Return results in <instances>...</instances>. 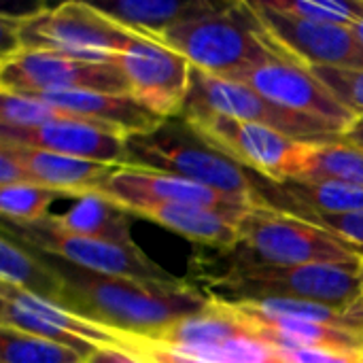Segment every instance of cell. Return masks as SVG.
I'll return each instance as SVG.
<instances>
[{
    "instance_id": "30",
    "label": "cell",
    "mask_w": 363,
    "mask_h": 363,
    "mask_svg": "<svg viewBox=\"0 0 363 363\" xmlns=\"http://www.w3.org/2000/svg\"><path fill=\"white\" fill-rule=\"evenodd\" d=\"M247 304H251L257 311H264L268 315H281V317L317 321V323H330V325H351L342 311L325 306V304H319V302L268 298V300H253V302H247Z\"/></svg>"
},
{
    "instance_id": "16",
    "label": "cell",
    "mask_w": 363,
    "mask_h": 363,
    "mask_svg": "<svg viewBox=\"0 0 363 363\" xmlns=\"http://www.w3.org/2000/svg\"><path fill=\"white\" fill-rule=\"evenodd\" d=\"M219 300V298H217ZM221 306L240 321L251 336L277 349H332L363 353V328L330 325L281 315H268L247 302L219 300Z\"/></svg>"
},
{
    "instance_id": "25",
    "label": "cell",
    "mask_w": 363,
    "mask_h": 363,
    "mask_svg": "<svg viewBox=\"0 0 363 363\" xmlns=\"http://www.w3.org/2000/svg\"><path fill=\"white\" fill-rule=\"evenodd\" d=\"M272 183V181H270ZM289 208H311L319 213H355L363 211V189L332 179L321 181H285L272 183ZM287 211V208H285Z\"/></svg>"
},
{
    "instance_id": "2",
    "label": "cell",
    "mask_w": 363,
    "mask_h": 363,
    "mask_svg": "<svg viewBox=\"0 0 363 363\" xmlns=\"http://www.w3.org/2000/svg\"><path fill=\"white\" fill-rule=\"evenodd\" d=\"M157 40L185 55L194 68L221 79L289 55L270 38L251 2H230L215 15L166 30Z\"/></svg>"
},
{
    "instance_id": "24",
    "label": "cell",
    "mask_w": 363,
    "mask_h": 363,
    "mask_svg": "<svg viewBox=\"0 0 363 363\" xmlns=\"http://www.w3.org/2000/svg\"><path fill=\"white\" fill-rule=\"evenodd\" d=\"M0 279L6 285L19 287L57 304L64 300L66 283L57 268L34 257L19 242H13L6 232L0 238Z\"/></svg>"
},
{
    "instance_id": "37",
    "label": "cell",
    "mask_w": 363,
    "mask_h": 363,
    "mask_svg": "<svg viewBox=\"0 0 363 363\" xmlns=\"http://www.w3.org/2000/svg\"><path fill=\"white\" fill-rule=\"evenodd\" d=\"M345 317H347V321H349L351 325L363 328V298L359 302H355V304L345 313Z\"/></svg>"
},
{
    "instance_id": "4",
    "label": "cell",
    "mask_w": 363,
    "mask_h": 363,
    "mask_svg": "<svg viewBox=\"0 0 363 363\" xmlns=\"http://www.w3.org/2000/svg\"><path fill=\"white\" fill-rule=\"evenodd\" d=\"M132 36V30L87 2H62L13 21V49L55 53L83 62L119 64V55Z\"/></svg>"
},
{
    "instance_id": "1",
    "label": "cell",
    "mask_w": 363,
    "mask_h": 363,
    "mask_svg": "<svg viewBox=\"0 0 363 363\" xmlns=\"http://www.w3.org/2000/svg\"><path fill=\"white\" fill-rule=\"evenodd\" d=\"M55 268L66 283L62 306L123 334L151 336L213 306V296L179 279L172 283H151L96 274L72 264H55Z\"/></svg>"
},
{
    "instance_id": "28",
    "label": "cell",
    "mask_w": 363,
    "mask_h": 363,
    "mask_svg": "<svg viewBox=\"0 0 363 363\" xmlns=\"http://www.w3.org/2000/svg\"><path fill=\"white\" fill-rule=\"evenodd\" d=\"M60 194L32 183H17L0 189V211L4 221L36 223L49 217V204Z\"/></svg>"
},
{
    "instance_id": "26",
    "label": "cell",
    "mask_w": 363,
    "mask_h": 363,
    "mask_svg": "<svg viewBox=\"0 0 363 363\" xmlns=\"http://www.w3.org/2000/svg\"><path fill=\"white\" fill-rule=\"evenodd\" d=\"M0 342L2 363H85L70 347L4 325L0 330Z\"/></svg>"
},
{
    "instance_id": "6",
    "label": "cell",
    "mask_w": 363,
    "mask_h": 363,
    "mask_svg": "<svg viewBox=\"0 0 363 363\" xmlns=\"http://www.w3.org/2000/svg\"><path fill=\"white\" fill-rule=\"evenodd\" d=\"M240 245L259 262L277 266L340 264L363 266V249L272 204L249 208L238 221Z\"/></svg>"
},
{
    "instance_id": "10",
    "label": "cell",
    "mask_w": 363,
    "mask_h": 363,
    "mask_svg": "<svg viewBox=\"0 0 363 363\" xmlns=\"http://www.w3.org/2000/svg\"><path fill=\"white\" fill-rule=\"evenodd\" d=\"M130 96L164 119L181 117L191 91V62L153 36L134 32L119 55Z\"/></svg>"
},
{
    "instance_id": "14",
    "label": "cell",
    "mask_w": 363,
    "mask_h": 363,
    "mask_svg": "<svg viewBox=\"0 0 363 363\" xmlns=\"http://www.w3.org/2000/svg\"><path fill=\"white\" fill-rule=\"evenodd\" d=\"M215 151L242 168L264 174L272 183H283L298 143L259 123L238 121L221 115L181 117Z\"/></svg>"
},
{
    "instance_id": "12",
    "label": "cell",
    "mask_w": 363,
    "mask_h": 363,
    "mask_svg": "<svg viewBox=\"0 0 363 363\" xmlns=\"http://www.w3.org/2000/svg\"><path fill=\"white\" fill-rule=\"evenodd\" d=\"M230 81H238L268 98L270 102L328 121L342 134L355 121V113L349 111L323 83H319L308 66L283 55L272 57L259 66H253Z\"/></svg>"
},
{
    "instance_id": "8",
    "label": "cell",
    "mask_w": 363,
    "mask_h": 363,
    "mask_svg": "<svg viewBox=\"0 0 363 363\" xmlns=\"http://www.w3.org/2000/svg\"><path fill=\"white\" fill-rule=\"evenodd\" d=\"M4 232H13L21 245L34 247L51 257L64 259L77 268L106 274V277H123L136 281H177L155 262H151L136 245H117L106 240L85 238L72 232L57 228L51 217H45L36 223H13L4 221Z\"/></svg>"
},
{
    "instance_id": "7",
    "label": "cell",
    "mask_w": 363,
    "mask_h": 363,
    "mask_svg": "<svg viewBox=\"0 0 363 363\" xmlns=\"http://www.w3.org/2000/svg\"><path fill=\"white\" fill-rule=\"evenodd\" d=\"M221 115L238 121L259 123L296 143H332L342 132L317 117L283 108L245 83L206 74L198 68L191 72V91L181 117Z\"/></svg>"
},
{
    "instance_id": "34",
    "label": "cell",
    "mask_w": 363,
    "mask_h": 363,
    "mask_svg": "<svg viewBox=\"0 0 363 363\" xmlns=\"http://www.w3.org/2000/svg\"><path fill=\"white\" fill-rule=\"evenodd\" d=\"M17 183H28V177L21 164L15 160V155L6 147H0V187H9Z\"/></svg>"
},
{
    "instance_id": "5",
    "label": "cell",
    "mask_w": 363,
    "mask_h": 363,
    "mask_svg": "<svg viewBox=\"0 0 363 363\" xmlns=\"http://www.w3.org/2000/svg\"><path fill=\"white\" fill-rule=\"evenodd\" d=\"M215 289L230 296L228 302H253L268 298L319 302L347 313L363 298V266L306 264L277 266L249 262L232 268L213 283Z\"/></svg>"
},
{
    "instance_id": "23",
    "label": "cell",
    "mask_w": 363,
    "mask_h": 363,
    "mask_svg": "<svg viewBox=\"0 0 363 363\" xmlns=\"http://www.w3.org/2000/svg\"><path fill=\"white\" fill-rule=\"evenodd\" d=\"M128 215H130L128 211L119 208L117 204L104 198L85 196L68 213L49 215V217L57 228L85 238L106 240L117 245H134Z\"/></svg>"
},
{
    "instance_id": "21",
    "label": "cell",
    "mask_w": 363,
    "mask_h": 363,
    "mask_svg": "<svg viewBox=\"0 0 363 363\" xmlns=\"http://www.w3.org/2000/svg\"><path fill=\"white\" fill-rule=\"evenodd\" d=\"M342 181L363 189V149L345 138L332 143H298L285 181ZM283 181V183H285Z\"/></svg>"
},
{
    "instance_id": "15",
    "label": "cell",
    "mask_w": 363,
    "mask_h": 363,
    "mask_svg": "<svg viewBox=\"0 0 363 363\" xmlns=\"http://www.w3.org/2000/svg\"><path fill=\"white\" fill-rule=\"evenodd\" d=\"M0 143L53 151L106 166H130L123 134L79 117L49 121L38 128L0 125Z\"/></svg>"
},
{
    "instance_id": "17",
    "label": "cell",
    "mask_w": 363,
    "mask_h": 363,
    "mask_svg": "<svg viewBox=\"0 0 363 363\" xmlns=\"http://www.w3.org/2000/svg\"><path fill=\"white\" fill-rule=\"evenodd\" d=\"M34 98L55 106L72 117L106 125L119 134L134 136L157 130L166 119L143 106L132 96L98 94V91H57V94H36Z\"/></svg>"
},
{
    "instance_id": "38",
    "label": "cell",
    "mask_w": 363,
    "mask_h": 363,
    "mask_svg": "<svg viewBox=\"0 0 363 363\" xmlns=\"http://www.w3.org/2000/svg\"><path fill=\"white\" fill-rule=\"evenodd\" d=\"M351 30L355 32V36H357V38L363 43V17L357 21V23H355V26H353V28H351Z\"/></svg>"
},
{
    "instance_id": "36",
    "label": "cell",
    "mask_w": 363,
    "mask_h": 363,
    "mask_svg": "<svg viewBox=\"0 0 363 363\" xmlns=\"http://www.w3.org/2000/svg\"><path fill=\"white\" fill-rule=\"evenodd\" d=\"M342 138H345L347 143H351V145L363 149V115H357V117H355V121L347 128V132L342 134Z\"/></svg>"
},
{
    "instance_id": "33",
    "label": "cell",
    "mask_w": 363,
    "mask_h": 363,
    "mask_svg": "<svg viewBox=\"0 0 363 363\" xmlns=\"http://www.w3.org/2000/svg\"><path fill=\"white\" fill-rule=\"evenodd\" d=\"M277 351L285 363H363V353H355V351H332V349H277Z\"/></svg>"
},
{
    "instance_id": "27",
    "label": "cell",
    "mask_w": 363,
    "mask_h": 363,
    "mask_svg": "<svg viewBox=\"0 0 363 363\" xmlns=\"http://www.w3.org/2000/svg\"><path fill=\"white\" fill-rule=\"evenodd\" d=\"M270 9L319 23L353 28L363 17V0H264Z\"/></svg>"
},
{
    "instance_id": "29",
    "label": "cell",
    "mask_w": 363,
    "mask_h": 363,
    "mask_svg": "<svg viewBox=\"0 0 363 363\" xmlns=\"http://www.w3.org/2000/svg\"><path fill=\"white\" fill-rule=\"evenodd\" d=\"M72 117L55 106H49L47 102L23 96V94H11L0 91V123L6 128H38L49 121Z\"/></svg>"
},
{
    "instance_id": "11",
    "label": "cell",
    "mask_w": 363,
    "mask_h": 363,
    "mask_svg": "<svg viewBox=\"0 0 363 363\" xmlns=\"http://www.w3.org/2000/svg\"><path fill=\"white\" fill-rule=\"evenodd\" d=\"M91 196L104 198L128 213H132L138 206L189 204V206H202V208L228 213L238 221L249 208L257 204H266L247 196H230L179 177L130 168V166L117 168L108 179H104V183Z\"/></svg>"
},
{
    "instance_id": "9",
    "label": "cell",
    "mask_w": 363,
    "mask_h": 363,
    "mask_svg": "<svg viewBox=\"0 0 363 363\" xmlns=\"http://www.w3.org/2000/svg\"><path fill=\"white\" fill-rule=\"evenodd\" d=\"M79 89L130 96V83L119 64L83 62L23 49H11L2 55L0 91L36 96Z\"/></svg>"
},
{
    "instance_id": "18",
    "label": "cell",
    "mask_w": 363,
    "mask_h": 363,
    "mask_svg": "<svg viewBox=\"0 0 363 363\" xmlns=\"http://www.w3.org/2000/svg\"><path fill=\"white\" fill-rule=\"evenodd\" d=\"M0 147H6L15 155V160L21 164L28 177V183L79 200L91 196L104 183V179H108L117 168H121V166H106L98 162H87V160L43 151V149L19 147V145L0 143Z\"/></svg>"
},
{
    "instance_id": "19",
    "label": "cell",
    "mask_w": 363,
    "mask_h": 363,
    "mask_svg": "<svg viewBox=\"0 0 363 363\" xmlns=\"http://www.w3.org/2000/svg\"><path fill=\"white\" fill-rule=\"evenodd\" d=\"M228 4L230 2L217 4L211 0H113L96 6L128 30L160 38L166 30L183 21L215 15Z\"/></svg>"
},
{
    "instance_id": "22",
    "label": "cell",
    "mask_w": 363,
    "mask_h": 363,
    "mask_svg": "<svg viewBox=\"0 0 363 363\" xmlns=\"http://www.w3.org/2000/svg\"><path fill=\"white\" fill-rule=\"evenodd\" d=\"M242 336H251L249 330L240 321H236L221 306L217 298H213V306L206 313L181 319L145 338L170 349H189V347H221Z\"/></svg>"
},
{
    "instance_id": "13",
    "label": "cell",
    "mask_w": 363,
    "mask_h": 363,
    "mask_svg": "<svg viewBox=\"0 0 363 363\" xmlns=\"http://www.w3.org/2000/svg\"><path fill=\"white\" fill-rule=\"evenodd\" d=\"M251 6L270 38L304 66L363 70V43L351 28L298 19L270 9L264 0Z\"/></svg>"
},
{
    "instance_id": "31",
    "label": "cell",
    "mask_w": 363,
    "mask_h": 363,
    "mask_svg": "<svg viewBox=\"0 0 363 363\" xmlns=\"http://www.w3.org/2000/svg\"><path fill=\"white\" fill-rule=\"evenodd\" d=\"M308 70L349 111H353L355 115H363V70L325 68V66H308Z\"/></svg>"
},
{
    "instance_id": "20",
    "label": "cell",
    "mask_w": 363,
    "mask_h": 363,
    "mask_svg": "<svg viewBox=\"0 0 363 363\" xmlns=\"http://www.w3.org/2000/svg\"><path fill=\"white\" fill-rule=\"evenodd\" d=\"M130 215H138L151 219L194 242L217 247V249H234L240 245L238 236V219L189 204H157V206H138Z\"/></svg>"
},
{
    "instance_id": "32",
    "label": "cell",
    "mask_w": 363,
    "mask_h": 363,
    "mask_svg": "<svg viewBox=\"0 0 363 363\" xmlns=\"http://www.w3.org/2000/svg\"><path fill=\"white\" fill-rule=\"evenodd\" d=\"M283 211V208H281ZM287 213L306 219L357 247L363 249V211H355V213H319V211H311V208H287Z\"/></svg>"
},
{
    "instance_id": "3",
    "label": "cell",
    "mask_w": 363,
    "mask_h": 363,
    "mask_svg": "<svg viewBox=\"0 0 363 363\" xmlns=\"http://www.w3.org/2000/svg\"><path fill=\"white\" fill-rule=\"evenodd\" d=\"M130 168L179 177L230 196L266 202L240 164L208 147L185 119H166L157 130L125 138Z\"/></svg>"
},
{
    "instance_id": "35",
    "label": "cell",
    "mask_w": 363,
    "mask_h": 363,
    "mask_svg": "<svg viewBox=\"0 0 363 363\" xmlns=\"http://www.w3.org/2000/svg\"><path fill=\"white\" fill-rule=\"evenodd\" d=\"M85 363H143L138 362L132 353H128L125 349H117V347H98Z\"/></svg>"
}]
</instances>
